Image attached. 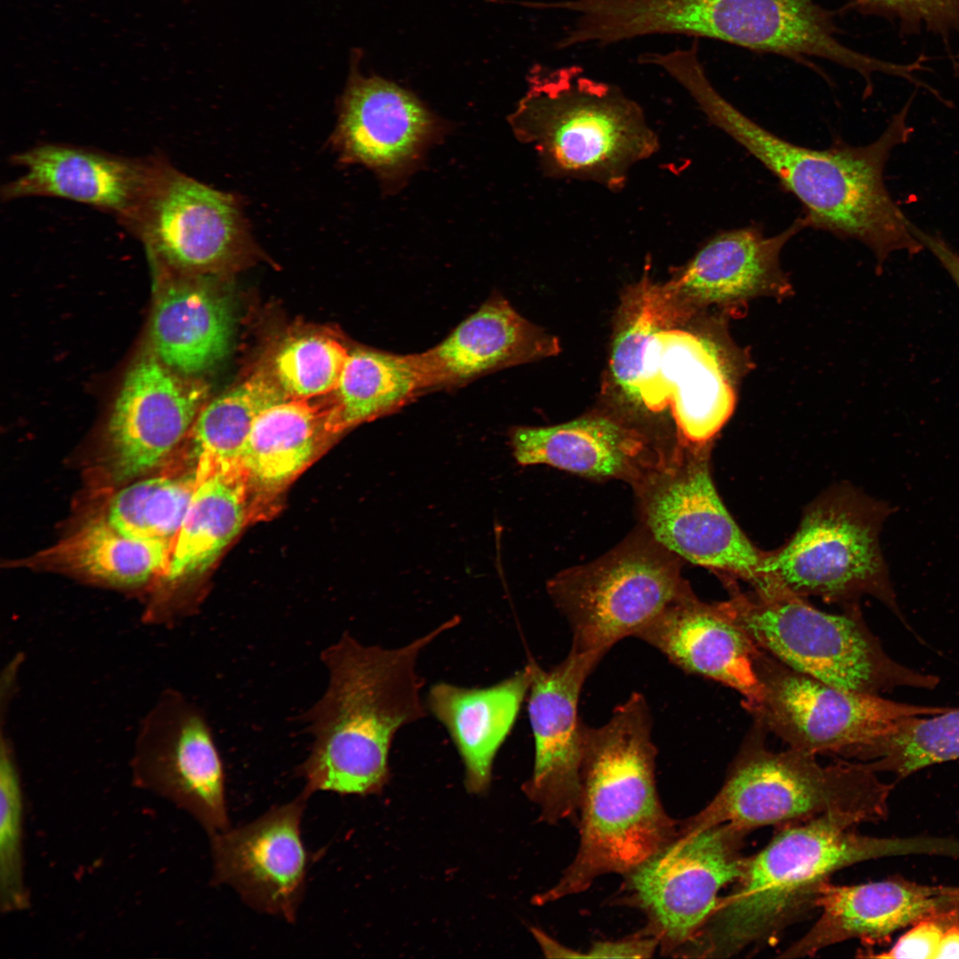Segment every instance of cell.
Listing matches in <instances>:
<instances>
[{
  "label": "cell",
  "mask_w": 959,
  "mask_h": 959,
  "mask_svg": "<svg viewBox=\"0 0 959 959\" xmlns=\"http://www.w3.org/2000/svg\"><path fill=\"white\" fill-rule=\"evenodd\" d=\"M612 19L627 41L652 35L714 39L812 67L810 58L857 72L872 93L875 74L902 66L860 52L838 39L835 13L816 0H614Z\"/></svg>",
  "instance_id": "cell-7"
},
{
  "label": "cell",
  "mask_w": 959,
  "mask_h": 959,
  "mask_svg": "<svg viewBox=\"0 0 959 959\" xmlns=\"http://www.w3.org/2000/svg\"><path fill=\"white\" fill-rule=\"evenodd\" d=\"M196 485L194 472L142 480L112 498L107 520L128 537L175 546Z\"/></svg>",
  "instance_id": "cell-34"
},
{
  "label": "cell",
  "mask_w": 959,
  "mask_h": 959,
  "mask_svg": "<svg viewBox=\"0 0 959 959\" xmlns=\"http://www.w3.org/2000/svg\"><path fill=\"white\" fill-rule=\"evenodd\" d=\"M724 584V614L761 649L800 672L835 686L879 694L899 687L932 690L937 676L893 660L866 624L858 605L839 614L822 612L804 598L780 591L740 590Z\"/></svg>",
  "instance_id": "cell-8"
},
{
  "label": "cell",
  "mask_w": 959,
  "mask_h": 959,
  "mask_svg": "<svg viewBox=\"0 0 959 959\" xmlns=\"http://www.w3.org/2000/svg\"><path fill=\"white\" fill-rule=\"evenodd\" d=\"M556 341L495 297L442 342L416 354L424 389L456 386L482 374L553 353Z\"/></svg>",
  "instance_id": "cell-26"
},
{
  "label": "cell",
  "mask_w": 959,
  "mask_h": 959,
  "mask_svg": "<svg viewBox=\"0 0 959 959\" xmlns=\"http://www.w3.org/2000/svg\"><path fill=\"white\" fill-rule=\"evenodd\" d=\"M893 509L847 485L826 491L804 511L781 547L766 551L754 590L858 605L867 595L884 604L907 629L880 544Z\"/></svg>",
  "instance_id": "cell-9"
},
{
  "label": "cell",
  "mask_w": 959,
  "mask_h": 959,
  "mask_svg": "<svg viewBox=\"0 0 959 959\" xmlns=\"http://www.w3.org/2000/svg\"><path fill=\"white\" fill-rule=\"evenodd\" d=\"M516 462L546 464L582 476L638 483L670 449L615 419L589 416L549 427H516L510 432Z\"/></svg>",
  "instance_id": "cell-25"
},
{
  "label": "cell",
  "mask_w": 959,
  "mask_h": 959,
  "mask_svg": "<svg viewBox=\"0 0 959 959\" xmlns=\"http://www.w3.org/2000/svg\"><path fill=\"white\" fill-rule=\"evenodd\" d=\"M353 59L330 144L341 163H360L383 178H394L431 141L436 122L413 94L384 78L361 75Z\"/></svg>",
  "instance_id": "cell-22"
},
{
  "label": "cell",
  "mask_w": 959,
  "mask_h": 959,
  "mask_svg": "<svg viewBox=\"0 0 959 959\" xmlns=\"http://www.w3.org/2000/svg\"><path fill=\"white\" fill-rule=\"evenodd\" d=\"M682 561L643 530L597 560L555 575L547 590L569 623L570 650L602 659L620 640L636 637L693 591Z\"/></svg>",
  "instance_id": "cell-10"
},
{
  "label": "cell",
  "mask_w": 959,
  "mask_h": 959,
  "mask_svg": "<svg viewBox=\"0 0 959 959\" xmlns=\"http://www.w3.org/2000/svg\"><path fill=\"white\" fill-rule=\"evenodd\" d=\"M285 400L273 376L259 371L203 406L186 435L196 482L212 471L239 468L242 449L258 415Z\"/></svg>",
  "instance_id": "cell-33"
},
{
  "label": "cell",
  "mask_w": 959,
  "mask_h": 959,
  "mask_svg": "<svg viewBox=\"0 0 959 959\" xmlns=\"http://www.w3.org/2000/svg\"><path fill=\"white\" fill-rule=\"evenodd\" d=\"M731 316L716 312L701 329L667 328L648 341L642 358L638 402L658 412L670 406L678 440L712 444L733 416L749 350L728 330Z\"/></svg>",
  "instance_id": "cell-12"
},
{
  "label": "cell",
  "mask_w": 959,
  "mask_h": 959,
  "mask_svg": "<svg viewBox=\"0 0 959 959\" xmlns=\"http://www.w3.org/2000/svg\"><path fill=\"white\" fill-rule=\"evenodd\" d=\"M174 545L128 537L108 521H91L34 554L29 567L75 575L116 588L132 589L165 579Z\"/></svg>",
  "instance_id": "cell-28"
},
{
  "label": "cell",
  "mask_w": 959,
  "mask_h": 959,
  "mask_svg": "<svg viewBox=\"0 0 959 959\" xmlns=\"http://www.w3.org/2000/svg\"><path fill=\"white\" fill-rule=\"evenodd\" d=\"M693 315L675 298L668 285L651 284L646 278L628 300L614 339L610 368L618 388L638 402L642 358L650 338L658 331Z\"/></svg>",
  "instance_id": "cell-35"
},
{
  "label": "cell",
  "mask_w": 959,
  "mask_h": 959,
  "mask_svg": "<svg viewBox=\"0 0 959 959\" xmlns=\"http://www.w3.org/2000/svg\"><path fill=\"white\" fill-rule=\"evenodd\" d=\"M651 730L650 709L639 693L619 704L603 725H586L577 852L535 904L584 892L603 875L623 876L678 836V821L657 792Z\"/></svg>",
  "instance_id": "cell-3"
},
{
  "label": "cell",
  "mask_w": 959,
  "mask_h": 959,
  "mask_svg": "<svg viewBox=\"0 0 959 959\" xmlns=\"http://www.w3.org/2000/svg\"><path fill=\"white\" fill-rule=\"evenodd\" d=\"M531 665L491 686L471 688L440 682L427 707L445 726L462 758L469 792L490 784L495 757L511 733L531 683Z\"/></svg>",
  "instance_id": "cell-27"
},
{
  "label": "cell",
  "mask_w": 959,
  "mask_h": 959,
  "mask_svg": "<svg viewBox=\"0 0 959 959\" xmlns=\"http://www.w3.org/2000/svg\"><path fill=\"white\" fill-rule=\"evenodd\" d=\"M459 622L454 616L392 649L365 645L345 632L321 651L327 688L301 716L313 737L308 756L296 769L305 783L302 792L310 797L316 791L360 796L382 791L390 777L395 734L426 715L417 659Z\"/></svg>",
  "instance_id": "cell-2"
},
{
  "label": "cell",
  "mask_w": 959,
  "mask_h": 959,
  "mask_svg": "<svg viewBox=\"0 0 959 959\" xmlns=\"http://www.w3.org/2000/svg\"><path fill=\"white\" fill-rule=\"evenodd\" d=\"M748 832L729 823L678 834L662 850L623 875L613 900L639 909L642 929L663 955L675 957L717 906L720 891L741 876Z\"/></svg>",
  "instance_id": "cell-14"
},
{
  "label": "cell",
  "mask_w": 959,
  "mask_h": 959,
  "mask_svg": "<svg viewBox=\"0 0 959 959\" xmlns=\"http://www.w3.org/2000/svg\"><path fill=\"white\" fill-rule=\"evenodd\" d=\"M919 60H920L921 62L923 61V59H922L921 58L919 59ZM923 68H924V67H923ZM920 84H921V81H919V83H918L917 84H915V85L919 86Z\"/></svg>",
  "instance_id": "cell-45"
},
{
  "label": "cell",
  "mask_w": 959,
  "mask_h": 959,
  "mask_svg": "<svg viewBox=\"0 0 959 959\" xmlns=\"http://www.w3.org/2000/svg\"><path fill=\"white\" fill-rule=\"evenodd\" d=\"M658 947V939L640 930L618 940L597 941L585 954L590 958H650Z\"/></svg>",
  "instance_id": "cell-41"
},
{
  "label": "cell",
  "mask_w": 959,
  "mask_h": 959,
  "mask_svg": "<svg viewBox=\"0 0 959 959\" xmlns=\"http://www.w3.org/2000/svg\"><path fill=\"white\" fill-rule=\"evenodd\" d=\"M636 638L685 672L737 691L747 710L763 698L755 666L759 646L724 614L718 602L701 601L691 591L662 611Z\"/></svg>",
  "instance_id": "cell-23"
},
{
  "label": "cell",
  "mask_w": 959,
  "mask_h": 959,
  "mask_svg": "<svg viewBox=\"0 0 959 959\" xmlns=\"http://www.w3.org/2000/svg\"><path fill=\"white\" fill-rule=\"evenodd\" d=\"M424 391L416 354L356 349L349 353L326 410V431L337 433L392 414Z\"/></svg>",
  "instance_id": "cell-31"
},
{
  "label": "cell",
  "mask_w": 959,
  "mask_h": 959,
  "mask_svg": "<svg viewBox=\"0 0 959 959\" xmlns=\"http://www.w3.org/2000/svg\"><path fill=\"white\" fill-rule=\"evenodd\" d=\"M248 485L240 468L218 469L197 481L164 582L178 586L218 559L244 525Z\"/></svg>",
  "instance_id": "cell-30"
},
{
  "label": "cell",
  "mask_w": 959,
  "mask_h": 959,
  "mask_svg": "<svg viewBox=\"0 0 959 959\" xmlns=\"http://www.w3.org/2000/svg\"><path fill=\"white\" fill-rule=\"evenodd\" d=\"M670 75L713 125L748 151L801 203L808 227L861 242L872 251L879 269L894 252L915 255L924 250L884 178L892 150L906 144L914 132L907 121L914 95L875 141L857 147L836 142L817 149L787 140L742 113L715 88L699 56L678 59Z\"/></svg>",
  "instance_id": "cell-1"
},
{
  "label": "cell",
  "mask_w": 959,
  "mask_h": 959,
  "mask_svg": "<svg viewBox=\"0 0 959 959\" xmlns=\"http://www.w3.org/2000/svg\"><path fill=\"white\" fill-rule=\"evenodd\" d=\"M959 906V887L920 884L900 877L853 885L825 884L817 897L820 915L779 957L812 956L849 939L874 943L933 911Z\"/></svg>",
  "instance_id": "cell-24"
},
{
  "label": "cell",
  "mask_w": 959,
  "mask_h": 959,
  "mask_svg": "<svg viewBox=\"0 0 959 959\" xmlns=\"http://www.w3.org/2000/svg\"><path fill=\"white\" fill-rule=\"evenodd\" d=\"M325 415L305 399L285 400L262 411L239 458L248 483L273 489L297 476L315 453L321 428L326 430Z\"/></svg>",
  "instance_id": "cell-32"
},
{
  "label": "cell",
  "mask_w": 959,
  "mask_h": 959,
  "mask_svg": "<svg viewBox=\"0 0 959 959\" xmlns=\"http://www.w3.org/2000/svg\"><path fill=\"white\" fill-rule=\"evenodd\" d=\"M959 758V708L908 718L861 755L876 773L902 779L931 765Z\"/></svg>",
  "instance_id": "cell-36"
},
{
  "label": "cell",
  "mask_w": 959,
  "mask_h": 959,
  "mask_svg": "<svg viewBox=\"0 0 959 959\" xmlns=\"http://www.w3.org/2000/svg\"><path fill=\"white\" fill-rule=\"evenodd\" d=\"M532 932L536 939L537 942L541 946L545 956L547 957H562V958H579L586 957V954L575 951L569 947L560 945L552 938L549 937L541 930L533 928Z\"/></svg>",
  "instance_id": "cell-44"
},
{
  "label": "cell",
  "mask_w": 959,
  "mask_h": 959,
  "mask_svg": "<svg viewBox=\"0 0 959 959\" xmlns=\"http://www.w3.org/2000/svg\"><path fill=\"white\" fill-rule=\"evenodd\" d=\"M756 670L761 701L748 711L754 723L791 749L859 758L905 720L948 707L916 705L845 690L800 672L759 647Z\"/></svg>",
  "instance_id": "cell-13"
},
{
  "label": "cell",
  "mask_w": 959,
  "mask_h": 959,
  "mask_svg": "<svg viewBox=\"0 0 959 959\" xmlns=\"http://www.w3.org/2000/svg\"><path fill=\"white\" fill-rule=\"evenodd\" d=\"M808 227L802 215L782 232L767 236L751 225L719 232L683 266L669 289L693 314L713 307L737 319L760 297L783 300L794 290L780 258L785 244Z\"/></svg>",
  "instance_id": "cell-21"
},
{
  "label": "cell",
  "mask_w": 959,
  "mask_h": 959,
  "mask_svg": "<svg viewBox=\"0 0 959 959\" xmlns=\"http://www.w3.org/2000/svg\"><path fill=\"white\" fill-rule=\"evenodd\" d=\"M349 355L335 339L305 336L287 343L273 361V377L288 399L333 392Z\"/></svg>",
  "instance_id": "cell-38"
},
{
  "label": "cell",
  "mask_w": 959,
  "mask_h": 959,
  "mask_svg": "<svg viewBox=\"0 0 959 959\" xmlns=\"http://www.w3.org/2000/svg\"><path fill=\"white\" fill-rule=\"evenodd\" d=\"M234 318L227 301L197 285L174 284L159 296L150 336L157 358L185 376L209 369L230 347Z\"/></svg>",
  "instance_id": "cell-29"
},
{
  "label": "cell",
  "mask_w": 959,
  "mask_h": 959,
  "mask_svg": "<svg viewBox=\"0 0 959 959\" xmlns=\"http://www.w3.org/2000/svg\"><path fill=\"white\" fill-rule=\"evenodd\" d=\"M547 175L622 190L632 166L654 155L659 139L641 107L579 66H535L511 119Z\"/></svg>",
  "instance_id": "cell-5"
},
{
  "label": "cell",
  "mask_w": 959,
  "mask_h": 959,
  "mask_svg": "<svg viewBox=\"0 0 959 959\" xmlns=\"http://www.w3.org/2000/svg\"><path fill=\"white\" fill-rule=\"evenodd\" d=\"M908 227L923 248L937 258L959 289V253L939 234L927 233L911 221Z\"/></svg>",
  "instance_id": "cell-42"
},
{
  "label": "cell",
  "mask_w": 959,
  "mask_h": 959,
  "mask_svg": "<svg viewBox=\"0 0 959 959\" xmlns=\"http://www.w3.org/2000/svg\"><path fill=\"white\" fill-rule=\"evenodd\" d=\"M959 958V906L950 909L949 918L935 959Z\"/></svg>",
  "instance_id": "cell-43"
},
{
  "label": "cell",
  "mask_w": 959,
  "mask_h": 959,
  "mask_svg": "<svg viewBox=\"0 0 959 959\" xmlns=\"http://www.w3.org/2000/svg\"><path fill=\"white\" fill-rule=\"evenodd\" d=\"M601 661L569 651L559 664L544 670L531 665L527 709L535 741L531 777L525 795L540 808V820L577 824L581 802V771L586 725L578 715L583 684Z\"/></svg>",
  "instance_id": "cell-17"
},
{
  "label": "cell",
  "mask_w": 959,
  "mask_h": 959,
  "mask_svg": "<svg viewBox=\"0 0 959 959\" xmlns=\"http://www.w3.org/2000/svg\"><path fill=\"white\" fill-rule=\"evenodd\" d=\"M165 160L160 154L131 157L88 147L41 143L11 156V163L24 172L2 186L1 199H66L107 213L126 228Z\"/></svg>",
  "instance_id": "cell-19"
},
{
  "label": "cell",
  "mask_w": 959,
  "mask_h": 959,
  "mask_svg": "<svg viewBox=\"0 0 959 959\" xmlns=\"http://www.w3.org/2000/svg\"><path fill=\"white\" fill-rule=\"evenodd\" d=\"M851 819L822 815L781 827L747 857L732 891L676 957L727 958L755 952L816 907L821 887L836 872L867 860L934 852L931 840L857 833Z\"/></svg>",
  "instance_id": "cell-4"
},
{
  "label": "cell",
  "mask_w": 959,
  "mask_h": 959,
  "mask_svg": "<svg viewBox=\"0 0 959 959\" xmlns=\"http://www.w3.org/2000/svg\"><path fill=\"white\" fill-rule=\"evenodd\" d=\"M952 907H944L917 919L888 950L869 957L935 959Z\"/></svg>",
  "instance_id": "cell-40"
},
{
  "label": "cell",
  "mask_w": 959,
  "mask_h": 959,
  "mask_svg": "<svg viewBox=\"0 0 959 959\" xmlns=\"http://www.w3.org/2000/svg\"><path fill=\"white\" fill-rule=\"evenodd\" d=\"M24 795L11 738L1 724L0 738V909L25 910L29 895L24 879Z\"/></svg>",
  "instance_id": "cell-37"
},
{
  "label": "cell",
  "mask_w": 959,
  "mask_h": 959,
  "mask_svg": "<svg viewBox=\"0 0 959 959\" xmlns=\"http://www.w3.org/2000/svg\"><path fill=\"white\" fill-rule=\"evenodd\" d=\"M842 10L897 22L902 36L922 28L946 42L959 36V0H847Z\"/></svg>",
  "instance_id": "cell-39"
},
{
  "label": "cell",
  "mask_w": 959,
  "mask_h": 959,
  "mask_svg": "<svg viewBox=\"0 0 959 959\" xmlns=\"http://www.w3.org/2000/svg\"><path fill=\"white\" fill-rule=\"evenodd\" d=\"M132 782L188 812L210 836L231 828L222 760L204 712L164 690L143 717L131 759Z\"/></svg>",
  "instance_id": "cell-15"
},
{
  "label": "cell",
  "mask_w": 959,
  "mask_h": 959,
  "mask_svg": "<svg viewBox=\"0 0 959 959\" xmlns=\"http://www.w3.org/2000/svg\"><path fill=\"white\" fill-rule=\"evenodd\" d=\"M712 444L682 440L632 486L645 529L683 560L725 580L756 586L766 551L744 534L724 504L710 472Z\"/></svg>",
  "instance_id": "cell-11"
},
{
  "label": "cell",
  "mask_w": 959,
  "mask_h": 959,
  "mask_svg": "<svg viewBox=\"0 0 959 959\" xmlns=\"http://www.w3.org/2000/svg\"><path fill=\"white\" fill-rule=\"evenodd\" d=\"M308 797L301 792L248 824L210 836L213 884H227L252 908L294 922L309 862L300 828Z\"/></svg>",
  "instance_id": "cell-18"
},
{
  "label": "cell",
  "mask_w": 959,
  "mask_h": 959,
  "mask_svg": "<svg viewBox=\"0 0 959 959\" xmlns=\"http://www.w3.org/2000/svg\"><path fill=\"white\" fill-rule=\"evenodd\" d=\"M765 733L754 723L720 789L702 810L678 821L679 834L723 823L749 833L822 815L845 817L858 825L887 817L893 786L882 781L867 762L824 765L813 754L770 749Z\"/></svg>",
  "instance_id": "cell-6"
},
{
  "label": "cell",
  "mask_w": 959,
  "mask_h": 959,
  "mask_svg": "<svg viewBox=\"0 0 959 959\" xmlns=\"http://www.w3.org/2000/svg\"><path fill=\"white\" fill-rule=\"evenodd\" d=\"M126 229L158 263L177 270L235 265L253 245L241 199L189 177L168 159Z\"/></svg>",
  "instance_id": "cell-16"
},
{
  "label": "cell",
  "mask_w": 959,
  "mask_h": 959,
  "mask_svg": "<svg viewBox=\"0 0 959 959\" xmlns=\"http://www.w3.org/2000/svg\"><path fill=\"white\" fill-rule=\"evenodd\" d=\"M186 376L157 357L141 360L127 373L107 425L116 481L146 473L186 437L207 389Z\"/></svg>",
  "instance_id": "cell-20"
}]
</instances>
